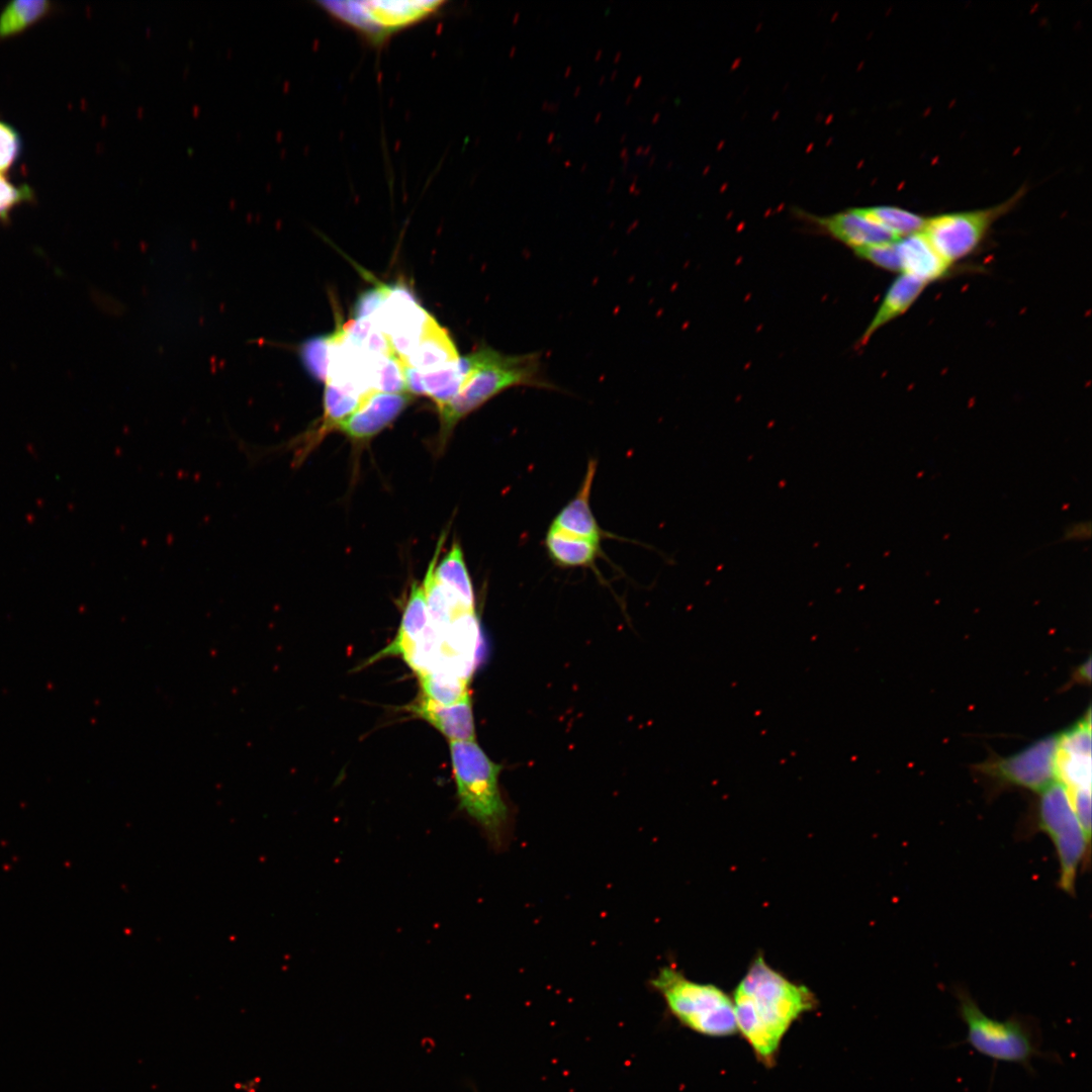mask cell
Wrapping results in <instances>:
<instances>
[{
  "mask_svg": "<svg viewBox=\"0 0 1092 1092\" xmlns=\"http://www.w3.org/2000/svg\"><path fill=\"white\" fill-rule=\"evenodd\" d=\"M737 1031L757 1060L775 1064L782 1039L791 1025L816 1006L814 994L769 967L757 957L737 985L734 998Z\"/></svg>",
  "mask_w": 1092,
  "mask_h": 1092,
  "instance_id": "cell-1",
  "label": "cell"
},
{
  "mask_svg": "<svg viewBox=\"0 0 1092 1092\" xmlns=\"http://www.w3.org/2000/svg\"><path fill=\"white\" fill-rule=\"evenodd\" d=\"M465 358L468 374L460 390L451 400L437 406L443 436L465 416L507 389L517 386L557 389L545 378L539 353L506 355L483 345Z\"/></svg>",
  "mask_w": 1092,
  "mask_h": 1092,
  "instance_id": "cell-2",
  "label": "cell"
},
{
  "mask_svg": "<svg viewBox=\"0 0 1092 1092\" xmlns=\"http://www.w3.org/2000/svg\"><path fill=\"white\" fill-rule=\"evenodd\" d=\"M958 1013L966 1025L964 1043L978 1054L995 1062L1015 1064L1034 1075L1032 1061L1046 1059L1054 1062L1058 1057L1042 1051V1033L1038 1021L1028 1015L1013 1014L1000 1020L990 1017L965 990L956 992Z\"/></svg>",
  "mask_w": 1092,
  "mask_h": 1092,
  "instance_id": "cell-3",
  "label": "cell"
},
{
  "mask_svg": "<svg viewBox=\"0 0 1092 1092\" xmlns=\"http://www.w3.org/2000/svg\"><path fill=\"white\" fill-rule=\"evenodd\" d=\"M449 747L460 810L499 844L509 816L498 785L502 766L475 741H449Z\"/></svg>",
  "mask_w": 1092,
  "mask_h": 1092,
  "instance_id": "cell-4",
  "label": "cell"
},
{
  "mask_svg": "<svg viewBox=\"0 0 1092 1092\" xmlns=\"http://www.w3.org/2000/svg\"><path fill=\"white\" fill-rule=\"evenodd\" d=\"M650 983L682 1026L713 1037L737 1032L733 1000L717 986L692 981L672 967L662 968Z\"/></svg>",
  "mask_w": 1092,
  "mask_h": 1092,
  "instance_id": "cell-5",
  "label": "cell"
},
{
  "mask_svg": "<svg viewBox=\"0 0 1092 1092\" xmlns=\"http://www.w3.org/2000/svg\"><path fill=\"white\" fill-rule=\"evenodd\" d=\"M1039 794L1038 825L1054 843L1060 862V886L1074 891L1077 872L1084 861L1090 838L1085 833L1067 789L1055 782Z\"/></svg>",
  "mask_w": 1092,
  "mask_h": 1092,
  "instance_id": "cell-6",
  "label": "cell"
},
{
  "mask_svg": "<svg viewBox=\"0 0 1092 1092\" xmlns=\"http://www.w3.org/2000/svg\"><path fill=\"white\" fill-rule=\"evenodd\" d=\"M333 17L380 43L434 14L443 1H321Z\"/></svg>",
  "mask_w": 1092,
  "mask_h": 1092,
  "instance_id": "cell-7",
  "label": "cell"
},
{
  "mask_svg": "<svg viewBox=\"0 0 1092 1092\" xmlns=\"http://www.w3.org/2000/svg\"><path fill=\"white\" fill-rule=\"evenodd\" d=\"M1021 192L1001 204L984 209L954 211L926 218L922 233L950 265L973 254L996 219L1018 201Z\"/></svg>",
  "mask_w": 1092,
  "mask_h": 1092,
  "instance_id": "cell-8",
  "label": "cell"
},
{
  "mask_svg": "<svg viewBox=\"0 0 1092 1092\" xmlns=\"http://www.w3.org/2000/svg\"><path fill=\"white\" fill-rule=\"evenodd\" d=\"M1057 734L1041 737L1008 755L991 754L974 769L998 787L1040 793L1056 780Z\"/></svg>",
  "mask_w": 1092,
  "mask_h": 1092,
  "instance_id": "cell-9",
  "label": "cell"
},
{
  "mask_svg": "<svg viewBox=\"0 0 1092 1092\" xmlns=\"http://www.w3.org/2000/svg\"><path fill=\"white\" fill-rule=\"evenodd\" d=\"M439 639L440 634L431 625L423 585L414 582L395 638L370 661L384 656H401L421 674L434 665Z\"/></svg>",
  "mask_w": 1092,
  "mask_h": 1092,
  "instance_id": "cell-10",
  "label": "cell"
},
{
  "mask_svg": "<svg viewBox=\"0 0 1092 1092\" xmlns=\"http://www.w3.org/2000/svg\"><path fill=\"white\" fill-rule=\"evenodd\" d=\"M1056 780L1068 792H1091L1090 708L1073 725L1057 734Z\"/></svg>",
  "mask_w": 1092,
  "mask_h": 1092,
  "instance_id": "cell-11",
  "label": "cell"
},
{
  "mask_svg": "<svg viewBox=\"0 0 1092 1092\" xmlns=\"http://www.w3.org/2000/svg\"><path fill=\"white\" fill-rule=\"evenodd\" d=\"M411 401L408 393L372 391L337 429L355 440L369 439L393 422Z\"/></svg>",
  "mask_w": 1092,
  "mask_h": 1092,
  "instance_id": "cell-12",
  "label": "cell"
},
{
  "mask_svg": "<svg viewBox=\"0 0 1092 1092\" xmlns=\"http://www.w3.org/2000/svg\"><path fill=\"white\" fill-rule=\"evenodd\" d=\"M813 221L826 234L853 251L899 240L869 217L862 208H851L826 216H816L813 217Z\"/></svg>",
  "mask_w": 1092,
  "mask_h": 1092,
  "instance_id": "cell-13",
  "label": "cell"
},
{
  "mask_svg": "<svg viewBox=\"0 0 1092 1092\" xmlns=\"http://www.w3.org/2000/svg\"><path fill=\"white\" fill-rule=\"evenodd\" d=\"M597 467V460L590 459L578 490L559 511L551 525L570 534L601 542L602 539L619 537L601 528L590 508V492Z\"/></svg>",
  "mask_w": 1092,
  "mask_h": 1092,
  "instance_id": "cell-14",
  "label": "cell"
},
{
  "mask_svg": "<svg viewBox=\"0 0 1092 1092\" xmlns=\"http://www.w3.org/2000/svg\"><path fill=\"white\" fill-rule=\"evenodd\" d=\"M419 717L439 730L449 741H475V726L470 695L450 706L424 697L412 707Z\"/></svg>",
  "mask_w": 1092,
  "mask_h": 1092,
  "instance_id": "cell-15",
  "label": "cell"
},
{
  "mask_svg": "<svg viewBox=\"0 0 1092 1092\" xmlns=\"http://www.w3.org/2000/svg\"><path fill=\"white\" fill-rule=\"evenodd\" d=\"M901 273L929 284L948 274V264L922 232L898 240Z\"/></svg>",
  "mask_w": 1092,
  "mask_h": 1092,
  "instance_id": "cell-16",
  "label": "cell"
},
{
  "mask_svg": "<svg viewBox=\"0 0 1092 1092\" xmlns=\"http://www.w3.org/2000/svg\"><path fill=\"white\" fill-rule=\"evenodd\" d=\"M459 359L456 347L436 320L430 315L414 352L402 363L421 372L444 368Z\"/></svg>",
  "mask_w": 1092,
  "mask_h": 1092,
  "instance_id": "cell-17",
  "label": "cell"
},
{
  "mask_svg": "<svg viewBox=\"0 0 1092 1092\" xmlns=\"http://www.w3.org/2000/svg\"><path fill=\"white\" fill-rule=\"evenodd\" d=\"M544 546L551 561L562 568L593 567L603 555L601 542L570 534L550 525Z\"/></svg>",
  "mask_w": 1092,
  "mask_h": 1092,
  "instance_id": "cell-18",
  "label": "cell"
},
{
  "mask_svg": "<svg viewBox=\"0 0 1092 1092\" xmlns=\"http://www.w3.org/2000/svg\"><path fill=\"white\" fill-rule=\"evenodd\" d=\"M926 283L907 274H901L890 285L868 328L858 343L864 345L881 328L904 314L917 300Z\"/></svg>",
  "mask_w": 1092,
  "mask_h": 1092,
  "instance_id": "cell-19",
  "label": "cell"
},
{
  "mask_svg": "<svg viewBox=\"0 0 1092 1092\" xmlns=\"http://www.w3.org/2000/svg\"><path fill=\"white\" fill-rule=\"evenodd\" d=\"M434 576L459 611L475 612L473 587L458 543L436 564Z\"/></svg>",
  "mask_w": 1092,
  "mask_h": 1092,
  "instance_id": "cell-20",
  "label": "cell"
},
{
  "mask_svg": "<svg viewBox=\"0 0 1092 1092\" xmlns=\"http://www.w3.org/2000/svg\"><path fill=\"white\" fill-rule=\"evenodd\" d=\"M422 696L434 703L450 706L469 694V678L451 670L434 668L419 674Z\"/></svg>",
  "mask_w": 1092,
  "mask_h": 1092,
  "instance_id": "cell-21",
  "label": "cell"
},
{
  "mask_svg": "<svg viewBox=\"0 0 1092 1092\" xmlns=\"http://www.w3.org/2000/svg\"><path fill=\"white\" fill-rule=\"evenodd\" d=\"M864 213L897 239L922 232L926 218L910 210L891 205L862 207Z\"/></svg>",
  "mask_w": 1092,
  "mask_h": 1092,
  "instance_id": "cell-22",
  "label": "cell"
},
{
  "mask_svg": "<svg viewBox=\"0 0 1092 1092\" xmlns=\"http://www.w3.org/2000/svg\"><path fill=\"white\" fill-rule=\"evenodd\" d=\"M50 2L43 0L10 2L0 15V37L22 31L46 15L50 10Z\"/></svg>",
  "mask_w": 1092,
  "mask_h": 1092,
  "instance_id": "cell-23",
  "label": "cell"
},
{
  "mask_svg": "<svg viewBox=\"0 0 1092 1092\" xmlns=\"http://www.w3.org/2000/svg\"><path fill=\"white\" fill-rule=\"evenodd\" d=\"M361 399L327 382L324 395V422L318 429L320 436L337 429L340 423L358 408Z\"/></svg>",
  "mask_w": 1092,
  "mask_h": 1092,
  "instance_id": "cell-24",
  "label": "cell"
},
{
  "mask_svg": "<svg viewBox=\"0 0 1092 1092\" xmlns=\"http://www.w3.org/2000/svg\"><path fill=\"white\" fill-rule=\"evenodd\" d=\"M332 334L305 340L298 349L300 360L306 371L316 380L327 382L329 369V351Z\"/></svg>",
  "mask_w": 1092,
  "mask_h": 1092,
  "instance_id": "cell-25",
  "label": "cell"
},
{
  "mask_svg": "<svg viewBox=\"0 0 1092 1092\" xmlns=\"http://www.w3.org/2000/svg\"><path fill=\"white\" fill-rule=\"evenodd\" d=\"M374 391L403 393L406 390L402 362L391 353L380 357L373 376Z\"/></svg>",
  "mask_w": 1092,
  "mask_h": 1092,
  "instance_id": "cell-26",
  "label": "cell"
},
{
  "mask_svg": "<svg viewBox=\"0 0 1092 1092\" xmlns=\"http://www.w3.org/2000/svg\"><path fill=\"white\" fill-rule=\"evenodd\" d=\"M855 255L876 267L887 271L901 272L898 240L853 251Z\"/></svg>",
  "mask_w": 1092,
  "mask_h": 1092,
  "instance_id": "cell-27",
  "label": "cell"
},
{
  "mask_svg": "<svg viewBox=\"0 0 1092 1092\" xmlns=\"http://www.w3.org/2000/svg\"><path fill=\"white\" fill-rule=\"evenodd\" d=\"M388 291L389 285L378 283L373 288L362 292L355 302L353 320L359 321L371 317L386 299Z\"/></svg>",
  "mask_w": 1092,
  "mask_h": 1092,
  "instance_id": "cell-28",
  "label": "cell"
},
{
  "mask_svg": "<svg viewBox=\"0 0 1092 1092\" xmlns=\"http://www.w3.org/2000/svg\"><path fill=\"white\" fill-rule=\"evenodd\" d=\"M31 198L32 191L27 186L16 187L0 173V219H7L13 207Z\"/></svg>",
  "mask_w": 1092,
  "mask_h": 1092,
  "instance_id": "cell-29",
  "label": "cell"
},
{
  "mask_svg": "<svg viewBox=\"0 0 1092 1092\" xmlns=\"http://www.w3.org/2000/svg\"><path fill=\"white\" fill-rule=\"evenodd\" d=\"M18 150L19 139L16 131L0 121V173L14 162Z\"/></svg>",
  "mask_w": 1092,
  "mask_h": 1092,
  "instance_id": "cell-30",
  "label": "cell"
},
{
  "mask_svg": "<svg viewBox=\"0 0 1092 1092\" xmlns=\"http://www.w3.org/2000/svg\"><path fill=\"white\" fill-rule=\"evenodd\" d=\"M1091 527L1089 522H1080L1069 525L1062 537L1063 541L1067 540H1085L1090 537Z\"/></svg>",
  "mask_w": 1092,
  "mask_h": 1092,
  "instance_id": "cell-31",
  "label": "cell"
},
{
  "mask_svg": "<svg viewBox=\"0 0 1092 1092\" xmlns=\"http://www.w3.org/2000/svg\"><path fill=\"white\" fill-rule=\"evenodd\" d=\"M1090 681H1091V660H1090V658H1087L1086 661H1084L1083 663H1081L1079 666L1076 667V670L1073 672V674L1071 676L1069 685L1070 686H1072L1074 684H1082V685L1087 684V685H1089Z\"/></svg>",
  "mask_w": 1092,
  "mask_h": 1092,
  "instance_id": "cell-32",
  "label": "cell"
},
{
  "mask_svg": "<svg viewBox=\"0 0 1092 1092\" xmlns=\"http://www.w3.org/2000/svg\"><path fill=\"white\" fill-rule=\"evenodd\" d=\"M558 107H559V102L548 103V106H547L546 110L550 111V112H556Z\"/></svg>",
  "mask_w": 1092,
  "mask_h": 1092,
  "instance_id": "cell-33",
  "label": "cell"
},
{
  "mask_svg": "<svg viewBox=\"0 0 1092 1092\" xmlns=\"http://www.w3.org/2000/svg\"><path fill=\"white\" fill-rule=\"evenodd\" d=\"M641 81H642V76L641 75L637 76L635 78L634 82H633V85H632L633 88L639 87V85L641 84Z\"/></svg>",
  "mask_w": 1092,
  "mask_h": 1092,
  "instance_id": "cell-34",
  "label": "cell"
},
{
  "mask_svg": "<svg viewBox=\"0 0 1092 1092\" xmlns=\"http://www.w3.org/2000/svg\"><path fill=\"white\" fill-rule=\"evenodd\" d=\"M628 152H629V149H628L627 147H624V148H623V149H622V150L620 151V157H621V158H625V157L627 156Z\"/></svg>",
  "mask_w": 1092,
  "mask_h": 1092,
  "instance_id": "cell-35",
  "label": "cell"
},
{
  "mask_svg": "<svg viewBox=\"0 0 1092 1092\" xmlns=\"http://www.w3.org/2000/svg\"><path fill=\"white\" fill-rule=\"evenodd\" d=\"M554 136H555V132H554V131H550V133H549V134L547 135L546 142H547L548 144L552 143V141H553Z\"/></svg>",
  "mask_w": 1092,
  "mask_h": 1092,
  "instance_id": "cell-36",
  "label": "cell"
},
{
  "mask_svg": "<svg viewBox=\"0 0 1092 1092\" xmlns=\"http://www.w3.org/2000/svg\"><path fill=\"white\" fill-rule=\"evenodd\" d=\"M615 182H616V179L614 177H612L611 180H610V183H609L608 190H607L608 192H610L613 189V187L615 185Z\"/></svg>",
  "mask_w": 1092,
  "mask_h": 1092,
  "instance_id": "cell-37",
  "label": "cell"
},
{
  "mask_svg": "<svg viewBox=\"0 0 1092 1092\" xmlns=\"http://www.w3.org/2000/svg\"><path fill=\"white\" fill-rule=\"evenodd\" d=\"M602 55H603V50H602V49H599V50L597 51L596 55H595V60H596V61L600 60V59H601V57H602Z\"/></svg>",
  "mask_w": 1092,
  "mask_h": 1092,
  "instance_id": "cell-38",
  "label": "cell"
},
{
  "mask_svg": "<svg viewBox=\"0 0 1092 1092\" xmlns=\"http://www.w3.org/2000/svg\"><path fill=\"white\" fill-rule=\"evenodd\" d=\"M621 56H622V52H621V51H618V52L616 53L615 57H614V62H615V63H618V62L620 61V59H621Z\"/></svg>",
  "mask_w": 1092,
  "mask_h": 1092,
  "instance_id": "cell-39",
  "label": "cell"
},
{
  "mask_svg": "<svg viewBox=\"0 0 1092 1092\" xmlns=\"http://www.w3.org/2000/svg\"><path fill=\"white\" fill-rule=\"evenodd\" d=\"M561 151H562L561 146L555 145V146L552 147V152L560 153Z\"/></svg>",
  "mask_w": 1092,
  "mask_h": 1092,
  "instance_id": "cell-40",
  "label": "cell"
},
{
  "mask_svg": "<svg viewBox=\"0 0 1092 1092\" xmlns=\"http://www.w3.org/2000/svg\"><path fill=\"white\" fill-rule=\"evenodd\" d=\"M571 70H572V67L567 66L566 69H565V72H564V76L568 77L570 75V73H571Z\"/></svg>",
  "mask_w": 1092,
  "mask_h": 1092,
  "instance_id": "cell-41",
  "label": "cell"
},
{
  "mask_svg": "<svg viewBox=\"0 0 1092 1092\" xmlns=\"http://www.w3.org/2000/svg\"><path fill=\"white\" fill-rule=\"evenodd\" d=\"M650 149H651V146L648 145L646 148L643 149L642 155L647 156L648 153L650 152Z\"/></svg>",
  "mask_w": 1092,
  "mask_h": 1092,
  "instance_id": "cell-42",
  "label": "cell"
},
{
  "mask_svg": "<svg viewBox=\"0 0 1092 1092\" xmlns=\"http://www.w3.org/2000/svg\"><path fill=\"white\" fill-rule=\"evenodd\" d=\"M629 159H630V157L628 155L625 158H623L624 170H626V168H627Z\"/></svg>",
  "mask_w": 1092,
  "mask_h": 1092,
  "instance_id": "cell-43",
  "label": "cell"
},
{
  "mask_svg": "<svg viewBox=\"0 0 1092 1092\" xmlns=\"http://www.w3.org/2000/svg\"><path fill=\"white\" fill-rule=\"evenodd\" d=\"M519 19H520V12L518 11L514 15L513 24H516Z\"/></svg>",
  "mask_w": 1092,
  "mask_h": 1092,
  "instance_id": "cell-44",
  "label": "cell"
},
{
  "mask_svg": "<svg viewBox=\"0 0 1092 1092\" xmlns=\"http://www.w3.org/2000/svg\"><path fill=\"white\" fill-rule=\"evenodd\" d=\"M643 149H644V147H643V146H638V147L636 148V150H635V154H636V155H640V154H642V152H643Z\"/></svg>",
  "mask_w": 1092,
  "mask_h": 1092,
  "instance_id": "cell-45",
  "label": "cell"
},
{
  "mask_svg": "<svg viewBox=\"0 0 1092 1092\" xmlns=\"http://www.w3.org/2000/svg\"><path fill=\"white\" fill-rule=\"evenodd\" d=\"M580 90H581V87H580L579 85H578V86H576V87H575V89H574V91H573V95H574V96H577V95H578V94L580 93Z\"/></svg>",
  "mask_w": 1092,
  "mask_h": 1092,
  "instance_id": "cell-46",
  "label": "cell"
},
{
  "mask_svg": "<svg viewBox=\"0 0 1092 1092\" xmlns=\"http://www.w3.org/2000/svg\"><path fill=\"white\" fill-rule=\"evenodd\" d=\"M601 117H602V112H601V111H599V112H598V113L596 114V116H595V122H599V120L601 119Z\"/></svg>",
  "mask_w": 1092,
  "mask_h": 1092,
  "instance_id": "cell-47",
  "label": "cell"
},
{
  "mask_svg": "<svg viewBox=\"0 0 1092 1092\" xmlns=\"http://www.w3.org/2000/svg\"><path fill=\"white\" fill-rule=\"evenodd\" d=\"M617 73H618V71H617V70H614V71L612 72V74H611V77H610V79H611L612 81H613V80H614V79L616 78V76H617Z\"/></svg>",
  "mask_w": 1092,
  "mask_h": 1092,
  "instance_id": "cell-48",
  "label": "cell"
},
{
  "mask_svg": "<svg viewBox=\"0 0 1092 1092\" xmlns=\"http://www.w3.org/2000/svg\"><path fill=\"white\" fill-rule=\"evenodd\" d=\"M632 98H633V95H632V94H629V95L627 96L626 100H625V104H629V102H630V101L632 100Z\"/></svg>",
  "mask_w": 1092,
  "mask_h": 1092,
  "instance_id": "cell-49",
  "label": "cell"
},
{
  "mask_svg": "<svg viewBox=\"0 0 1092 1092\" xmlns=\"http://www.w3.org/2000/svg\"><path fill=\"white\" fill-rule=\"evenodd\" d=\"M586 167H587V163H586V162H584V163H583V164L581 165V167H580V171H581V172H584V171L586 170Z\"/></svg>",
  "mask_w": 1092,
  "mask_h": 1092,
  "instance_id": "cell-50",
  "label": "cell"
},
{
  "mask_svg": "<svg viewBox=\"0 0 1092 1092\" xmlns=\"http://www.w3.org/2000/svg\"><path fill=\"white\" fill-rule=\"evenodd\" d=\"M605 79H606V76H605V75H602V76H601V78L599 79V84H600V85H601V84H603V83H604V81H605Z\"/></svg>",
  "mask_w": 1092,
  "mask_h": 1092,
  "instance_id": "cell-51",
  "label": "cell"
},
{
  "mask_svg": "<svg viewBox=\"0 0 1092 1092\" xmlns=\"http://www.w3.org/2000/svg\"><path fill=\"white\" fill-rule=\"evenodd\" d=\"M654 160H655V155H653V156H652V157L650 158L648 166H651V165H652V164L654 163Z\"/></svg>",
  "mask_w": 1092,
  "mask_h": 1092,
  "instance_id": "cell-52",
  "label": "cell"
},
{
  "mask_svg": "<svg viewBox=\"0 0 1092 1092\" xmlns=\"http://www.w3.org/2000/svg\"><path fill=\"white\" fill-rule=\"evenodd\" d=\"M658 117H659V113H656V114H655V115H654V116L652 117V122H653V123H654V122H656V120L658 119Z\"/></svg>",
  "mask_w": 1092,
  "mask_h": 1092,
  "instance_id": "cell-53",
  "label": "cell"
},
{
  "mask_svg": "<svg viewBox=\"0 0 1092 1092\" xmlns=\"http://www.w3.org/2000/svg\"><path fill=\"white\" fill-rule=\"evenodd\" d=\"M515 52H516V47L513 46L512 49H511L510 56L512 57L515 54Z\"/></svg>",
  "mask_w": 1092,
  "mask_h": 1092,
  "instance_id": "cell-54",
  "label": "cell"
},
{
  "mask_svg": "<svg viewBox=\"0 0 1092 1092\" xmlns=\"http://www.w3.org/2000/svg\"><path fill=\"white\" fill-rule=\"evenodd\" d=\"M570 165H571V161H570V160H565V161H564V166H566V167H569Z\"/></svg>",
  "mask_w": 1092,
  "mask_h": 1092,
  "instance_id": "cell-55",
  "label": "cell"
},
{
  "mask_svg": "<svg viewBox=\"0 0 1092 1092\" xmlns=\"http://www.w3.org/2000/svg\"><path fill=\"white\" fill-rule=\"evenodd\" d=\"M626 136H627V134H626V133H623V134L621 135L620 142H624V141L626 140Z\"/></svg>",
  "mask_w": 1092,
  "mask_h": 1092,
  "instance_id": "cell-56",
  "label": "cell"
},
{
  "mask_svg": "<svg viewBox=\"0 0 1092 1092\" xmlns=\"http://www.w3.org/2000/svg\"><path fill=\"white\" fill-rule=\"evenodd\" d=\"M634 188H635V183L632 182V184H630L629 191H633Z\"/></svg>",
  "mask_w": 1092,
  "mask_h": 1092,
  "instance_id": "cell-57",
  "label": "cell"
},
{
  "mask_svg": "<svg viewBox=\"0 0 1092 1092\" xmlns=\"http://www.w3.org/2000/svg\"><path fill=\"white\" fill-rule=\"evenodd\" d=\"M522 134H523V132H522V131H519V132H518V134H517V140H521V138H522Z\"/></svg>",
  "mask_w": 1092,
  "mask_h": 1092,
  "instance_id": "cell-58",
  "label": "cell"
},
{
  "mask_svg": "<svg viewBox=\"0 0 1092 1092\" xmlns=\"http://www.w3.org/2000/svg\"><path fill=\"white\" fill-rule=\"evenodd\" d=\"M637 180H638V175H637V174H635V175L633 176V183H636V181H637Z\"/></svg>",
  "mask_w": 1092,
  "mask_h": 1092,
  "instance_id": "cell-59",
  "label": "cell"
}]
</instances>
